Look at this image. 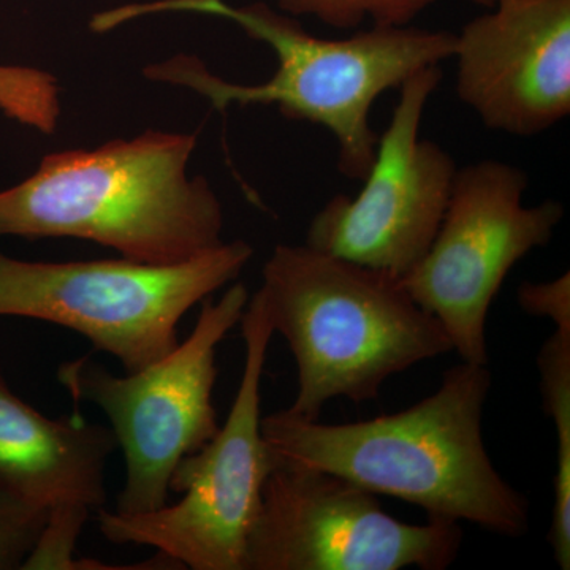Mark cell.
I'll return each mask as SVG.
<instances>
[{
    "instance_id": "8",
    "label": "cell",
    "mask_w": 570,
    "mask_h": 570,
    "mask_svg": "<svg viewBox=\"0 0 570 570\" xmlns=\"http://www.w3.org/2000/svg\"><path fill=\"white\" fill-rule=\"evenodd\" d=\"M528 175L487 159L459 168L438 234L401 279L436 317L463 362L489 365L487 318L513 266L549 245L564 217L557 200L527 206Z\"/></svg>"
},
{
    "instance_id": "3",
    "label": "cell",
    "mask_w": 570,
    "mask_h": 570,
    "mask_svg": "<svg viewBox=\"0 0 570 570\" xmlns=\"http://www.w3.org/2000/svg\"><path fill=\"white\" fill-rule=\"evenodd\" d=\"M197 135L146 130L96 149L45 156L0 190V238H77L127 261L175 265L224 243L225 214L205 176L189 175Z\"/></svg>"
},
{
    "instance_id": "9",
    "label": "cell",
    "mask_w": 570,
    "mask_h": 570,
    "mask_svg": "<svg viewBox=\"0 0 570 570\" xmlns=\"http://www.w3.org/2000/svg\"><path fill=\"white\" fill-rule=\"evenodd\" d=\"M463 546L461 523L393 519L348 480L275 461L245 554V570H444Z\"/></svg>"
},
{
    "instance_id": "11",
    "label": "cell",
    "mask_w": 570,
    "mask_h": 570,
    "mask_svg": "<svg viewBox=\"0 0 570 570\" xmlns=\"http://www.w3.org/2000/svg\"><path fill=\"white\" fill-rule=\"evenodd\" d=\"M456 94L494 132L534 137L570 112V0H502L455 33Z\"/></svg>"
},
{
    "instance_id": "2",
    "label": "cell",
    "mask_w": 570,
    "mask_h": 570,
    "mask_svg": "<svg viewBox=\"0 0 570 570\" xmlns=\"http://www.w3.org/2000/svg\"><path fill=\"white\" fill-rule=\"evenodd\" d=\"M489 365L461 362L414 406L325 425L287 409L262 417L273 459L321 469L374 494L419 505L428 519L466 521L494 534L530 530V502L493 466L482 436Z\"/></svg>"
},
{
    "instance_id": "16",
    "label": "cell",
    "mask_w": 570,
    "mask_h": 570,
    "mask_svg": "<svg viewBox=\"0 0 570 570\" xmlns=\"http://www.w3.org/2000/svg\"><path fill=\"white\" fill-rule=\"evenodd\" d=\"M92 512L86 509H56L22 570H81L82 558L75 557L82 528Z\"/></svg>"
},
{
    "instance_id": "14",
    "label": "cell",
    "mask_w": 570,
    "mask_h": 570,
    "mask_svg": "<svg viewBox=\"0 0 570 570\" xmlns=\"http://www.w3.org/2000/svg\"><path fill=\"white\" fill-rule=\"evenodd\" d=\"M292 18L309 17L336 29L409 26L436 0H272Z\"/></svg>"
},
{
    "instance_id": "1",
    "label": "cell",
    "mask_w": 570,
    "mask_h": 570,
    "mask_svg": "<svg viewBox=\"0 0 570 570\" xmlns=\"http://www.w3.org/2000/svg\"><path fill=\"white\" fill-rule=\"evenodd\" d=\"M163 13L220 18L250 39L272 48L277 67L268 81L239 85L217 77L198 56L176 55L142 69L146 80L189 89L216 110L272 105L294 121L324 127L337 148V168L362 181L376 156L377 134L371 111L379 97L400 89L412 75L453 58L455 33L415 26H371L346 39H322L305 31L296 18L268 3L235 7L225 0H153L126 3L94 14L91 31Z\"/></svg>"
},
{
    "instance_id": "10",
    "label": "cell",
    "mask_w": 570,
    "mask_h": 570,
    "mask_svg": "<svg viewBox=\"0 0 570 570\" xmlns=\"http://www.w3.org/2000/svg\"><path fill=\"white\" fill-rule=\"evenodd\" d=\"M442 80L441 66L412 75L355 197L337 194L307 227L306 245L397 279L419 264L448 208L455 159L420 135L423 115Z\"/></svg>"
},
{
    "instance_id": "17",
    "label": "cell",
    "mask_w": 570,
    "mask_h": 570,
    "mask_svg": "<svg viewBox=\"0 0 570 570\" xmlns=\"http://www.w3.org/2000/svg\"><path fill=\"white\" fill-rule=\"evenodd\" d=\"M48 513L0 491V570L22 568L43 531Z\"/></svg>"
},
{
    "instance_id": "19",
    "label": "cell",
    "mask_w": 570,
    "mask_h": 570,
    "mask_svg": "<svg viewBox=\"0 0 570 570\" xmlns=\"http://www.w3.org/2000/svg\"><path fill=\"white\" fill-rule=\"evenodd\" d=\"M475 6L485 7V9H491V7L498 6L502 0H471Z\"/></svg>"
},
{
    "instance_id": "13",
    "label": "cell",
    "mask_w": 570,
    "mask_h": 570,
    "mask_svg": "<svg viewBox=\"0 0 570 570\" xmlns=\"http://www.w3.org/2000/svg\"><path fill=\"white\" fill-rule=\"evenodd\" d=\"M540 395L557 433V475L549 540L554 561L570 569V324L554 326L538 355Z\"/></svg>"
},
{
    "instance_id": "4",
    "label": "cell",
    "mask_w": 570,
    "mask_h": 570,
    "mask_svg": "<svg viewBox=\"0 0 570 570\" xmlns=\"http://www.w3.org/2000/svg\"><path fill=\"white\" fill-rule=\"evenodd\" d=\"M255 294L294 355L298 390L287 411L303 420H318L336 397L377 400L387 379L453 352L401 279L306 243L276 246Z\"/></svg>"
},
{
    "instance_id": "12",
    "label": "cell",
    "mask_w": 570,
    "mask_h": 570,
    "mask_svg": "<svg viewBox=\"0 0 570 570\" xmlns=\"http://www.w3.org/2000/svg\"><path fill=\"white\" fill-rule=\"evenodd\" d=\"M118 449L108 426L80 414L50 419L13 393L0 370V491L47 510H100L107 464Z\"/></svg>"
},
{
    "instance_id": "6",
    "label": "cell",
    "mask_w": 570,
    "mask_h": 570,
    "mask_svg": "<svg viewBox=\"0 0 570 570\" xmlns=\"http://www.w3.org/2000/svg\"><path fill=\"white\" fill-rule=\"evenodd\" d=\"M249 296L242 283H232L216 302L209 296L190 335L135 373L116 376L91 356L59 366V384L71 400L107 415L122 450L126 482L116 513L140 515L167 504L179 461L219 431L213 404L217 347L242 322Z\"/></svg>"
},
{
    "instance_id": "18",
    "label": "cell",
    "mask_w": 570,
    "mask_h": 570,
    "mask_svg": "<svg viewBox=\"0 0 570 570\" xmlns=\"http://www.w3.org/2000/svg\"><path fill=\"white\" fill-rule=\"evenodd\" d=\"M519 303L524 313L550 318L554 326L570 324L569 272L547 283L521 284Z\"/></svg>"
},
{
    "instance_id": "15",
    "label": "cell",
    "mask_w": 570,
    "mask_h": 570,
    "mask_svg": "<svg viewBox=\"0 0 570 570\" xmlns=\"http://www.w3.org/2000/svg\"><path fill=\"white\" fill-rule=\"evenodd\" d=\"M0 111L41 134L55 132L61 116L58 80L36 67L0 63Z\"/></svg>"
},
{
    "instance_id": "5",
    "label": "cell",
    "mask_w": 570,
    "mask_h": 570,
    "mask_svg": "<svg viewBox=\"0 0 570 570\" xmlns=\"http://www.w3.org/2000/svg\"><path fill=\"white\" fill-rule=\"evenodd\" d=\"M253 255L243 239L175 265L32 262L0 250V317L69 328L135 373L170 354L183 317L235 283Z\"/></svg>"
},
{
    "instance_id": "7",
    "label": "cell",
    "mask_w": 570,
    "mask_h": 570,
    "mask_svg": "<svg viewBox=\"0 0 570 570\" xmlns=\"http://www.w3.org/2000/svg\"><path fill=\"white\" fill-rule=\"evenodd\" d=\"M239 324L246 355L238 392L212 441L176 466L170 493L181 499L140 515L97 510L105 539L151 547L184 569L245 570L247 539L275 468L262 433V377L275 332L257 294Z\"/></svg>"
}]
</instances>
